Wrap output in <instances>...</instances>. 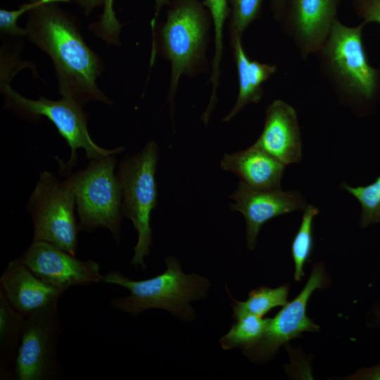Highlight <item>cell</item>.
Masks as SVG:
<instances>
[{
  "label": "cell",
  "mask_w": 380,
  "mask_h": 380,
  "mask_svg": "<svg viewBox=\"0 0 380 380\" xmlns=\"http://www.w3.org/2000/svg\"><path fill=\"white\" fill-rule=\"evenodd\" d=\"M220 165L247 186L257 189H281L286 166L255 144L246 150L224 154Z\"/></svg>",
  "instance_id": "16"
},
{
  "label": "cell",
  "mask_w": 380,
  "mask_h": 380,
  "mask_svg": "<svg viewBox=\"0 0 380 380\" xmlns=\"http://www.w3.org/2000/svg\"><path fill=\"white\" fill-rule=\"evenodd\" d=\"M158 158V147L150 141L140 152L126 156L117 172L122 189L121 213L132 221L138 234L131 264L143 269L152 241L151 214L157 203Z\"/></svg>",
  "instance_id": "6"
},
{
  "label": "cell",
  "mask_w": 380,
  "mask_h": 380,
  "mask_svg": "<svg viewBox=\"0 0 380 380\" xmlns=\"http://www.w3.org/2000/svg\"><path fill=\"white\" fill-rule=\"evenodd\" d=\"M18 259L42 281L63 291L73 286L104 282L96 262L79 260L46 241H33Z\"/></svg>",
  "instance_id": "11"
},
{
  "label": "cell",
  "mask_w": 380,
  "mask_h": 380,
  "mask_svg": "<svg viewBox=\"0 0 380 380\" xmlns=\"http://www.w3.org/2000/svg\"><path fill=\"white\" fill-rule=\"evenodd\" d=\"M286 4V0H270L271 10L277 21H281Z\"/></svg>",
  "instance_id": "30"
},
{
  "label": "cell",
  "mask_w": 380,
  "mask_h": 380,
  "mask_svg": "<svg viewBox=\"0 0 380 380\" xmlns=\"http://www.w3.org/2000/svg\"><path fill=\"white\" fill-rule=\"evenodd\" d=\"M289 286L282 285L277 288L260 286L249 292L245 301H239L232 296L233 318L236 319L246 314L262 317L272 309L284 306L288 303Z\"/></svg>",
  "instance_id": "19"
},
{
  "label": "cell",
  "mask_w": 380,
  "mask_h": 380,
  "mask_svg": "<svg viewBox=\"0 0 380 380\" xmlns=\"http://www.w3.org/2000/svg\"><path fill=\"white\" fill-rule=\"evenodd\" d=\"M285 165L302 158V140L295 109L286 102L275 100L266 110L262 132L253 144Z\"/></svg>",
  "instance_id": "14"
},
{
  "label": "cell",
  "mask_w": 380,
  "mask_h": 380,
  "mask_svg": "<svg viewBox=\"0 0 380 380\" xmlns=\"http://www.w3.org/2000/svg\"><path fill=\"white\" fill-rule=\"evenodd\" d=\"M324 267L315 265L304 288L273 317L269 318L264 334L253 346L243 350L251 361L262 362L272 358L279 348L303 332H317L319 327L306 314L308 303L313 292L325 286Z\"/></svg>",
  "instance_id": "10"
},
{
  "label": "cell",
  "mask_w": 380,
  "mask_h": 380,
  "mask_svg": "<svg viewBox=\"0 0 380 380\" xmlns=\"http://www.w3.org/2000/svg\"><path fill=\"white\" fill-rule=\"evenodd\" d=\"M319 210L308 205L300 227L291 243V255L294 262V279L299 281L305 275L304 267L310 259L313 248V220Z\"/></svg>",
  "instance_id": "21"
},
{
  "label": "cell",
  "mask_w": 380,
  "mask_h": 380,
  "mask_svg": "<svg viewBox=\"0 0 380 380\" xmlns=\"http://www.w3.org/2000/svg\"><path fill=\"white\" fill-rule=\"evenodd\" d=\"M203 5L208 8L212 18L215 32V54L212 62V73L210 82L212 84V94L210 101H217L216 91L220 74V62L223 53V27L229 15L228 0H204Z\"/></svg>",
  "instance_id": "22"
},
{
  "label": "cell",
  "mask_w": 380,
  "mask_h": 380,
  "mask_svg": "<svg viewBox=\"0 0 380 380\" xmlns=\"http://www.w3.org/2000/svg\"><path fill=\"white\" fill-rule=\"evenodd\" d=\"M168 5L166 21L160 30V49L171 63L168 99L172 105L180 77L201 68L209 16L199 0H173Z\"/></svg>",
  "instance_id": "5"
},
{
  "label": "cell",
  "mask_w": 380,
  "mask_h": 380,
  "mask_svg": "<svg viewBox=\"0 0 380 380\" xmlns=\"http://www.w3.org/2000/svg\"><path fill=\"white\" fill-rule=\"evenodd\" d=\"M234 319L229 332L220 340L224 350L234 348L244 350L253 346L264 334L269 318L246 314Z\"/></svg>",
  "instance_id": "20"
},
{
  "label": "cell",
  "mask_w": 380,
  "mask_h": 380,
  "mask_svg": "<svg viewBox=\"0 0 380 380\" xmlns=\"http://www.w3.org/2000/svg\"><path fill=\"white\" fill-rule=\"evenodd\" d=\"M232 42L239 79V94L224 122L231 120L248 104L258 103L263 94V84L277 71L276 65L251 59L243 49L241 37H233Z\"/></svg>",
  "instance_id": "17"
},
{
  "label": "cell",
  "mask_w": 380,
  "mask_h": 380,
  "mask_svg": "<svg viewBox=\"0 0 380 380\" xmlns=\"http://www.w3.org/2000/svg\"><path fill=\"white\" fill-rule=\"evenodd\" d=\"M1 90L8 109L30 120L44 116L53 124L71 151L68 162L65 164L60 163L63 172H70L77 163L80 148L84 149L90 160L118 154L124 150V147L108 150L97 145L89 135L87 114L82 110V106L72 101L64 98L54 101L44 96L37 100L30 99L15 91L8 80L1 81Z\"/></svg>",
  "instance_id": "7"
},
{
  "label": "cell",
  "mask_w": 380,
  "mask_h": 380,
  "mask_svg": "<svg viewBox=\"0 0 380 380\" xmlns=\"http://www.w3.org/2000/svg\"><path fill=\"white\" fill-rule=\"evenodd\" d=\"M372 315L374 324L380 327V300L373 307Z\"/></svg>",
  "instance_id": "31"
},
{
  "label": "cell",
  "mask_w": 380,
  "mask_h": 380,
  "mask_svg": "<svg viewBox=\"0 0 380 380\" xmlns=\"http://www.w3.org/2000/svg\"><path fill=\"white\" fill-rule=\"evenodd\" d=\"M116 154L91 160L83 170L64 179L72 189L79 217V229H108L119 242L121 233L122 189L115 168Z\"/></svg>",
  "instance_id": "4"
},
{
  "label": "cell",
  "mask_w": 380,
  "mask_h": 380,
  "mask_svg": "<svg viewBox=\"0 0 380 380\" xmlns=\"http://www.w3.org/2000/svg\"><path fill=\"white\" fill-rule=\"evenodd\" d=\"M80 8L82 13L89 16L98 6L103 5L104 0H71Z\"/></svg>",
  "instance_id": "29"
},
{
  "label": "cell",
  "mask_w": 380,
  "mask_h": 380,
  "mask_svg": "<svg viewBox=\"0 0 380 380\" xmlns=\"http://www.w3.org/2000/svg\"><path fill=\"white\" fill-rule=\"evenodd\" d=\"M341 187L352 194L361 205L360 227L380 223V175L367 186H351L343 182Z\"/></svg>",
  "instance_id": "24"
},
{
  "label": "cell",
  "mask_w": 380,
  "mask_h": 380,
  "mask_svg": "<svg viewBox=\"0 0 380 380\" xmlns=\"http://www.w3.org/2000/svg\"><path fill=\"white\" fill-rule=\"evenodd\" d=\"M59 334L58 301L26 317L13 377L18 380H51L59 377L61 372L56 355Z\"/></svg>",
  "instance_id": "9"
},
{
  "label": "cell",
  "mask_w": 380,
  "mask_h": 380,
  "mask_svg": "<svg viewBox=\"0 0 380 380\" xmlns=\"http://www.w3.org/2000/svg\"><path fill=\"white\" fill-rule=\"evenodd\" d=\"M167 269L152 278L134 281L118 271H109L104 282L125 288L129 295L113 299L111 307L132 315L151 308L169 311L175 316L192 320L195 312L189 303L205 297L210 286L208 280L201 275L186 274L173 256L165 259Z\"/></svg>",
  "instance_id": "2"
},
{
  "label": "cell",
  "mask_w": 380,
  "mask_h": 380,
  "mask_svg": "<svg viewBox=\"0 0 380 380\" xmlns=\"http://www.w3.org/2000/svg\"><path fill=\"white\" fill-rule=\"evenodd\" d=\"M71 0H39L36 2L27 3L21 5L15 10H0V30L1 32L13 37H26L25 28L18 26L17 21L20 17L32 9L45 4H56L58 2L69 3Z\"/></svg>",
  "instance_id": "26"
},
{
  "label": "cell",
  "mask_w": 380,
  "mask_h": 380,
  "mask_svg": "<svg viewBox=\"0 0 380 380\" xmlns=\"http://www.w3.org/2000/svg\"><path fill=\"white\" fill-rule=\"evenodd\" d=\"M229 198L234 201L230 204L232 210L240 212L245 218L246 246L251 251L255 248L260 230L267 221L308 206L304 196L296 190L257 189L241 181Z\"/></svg>",
  "instance_id": "12"
},
{
  "label": "cell",
  "mask_w": 380,
  "mask_h": 380,
  "mask_svg": "<svg viewBox=\"0 0 380 380\" xmlns=\"http://www.w3.org/2000/svg\"><path fill=\"white\" fill-rule=\"evenodd\" d=\"M349 379L360 380H380V364L367 368H362Z\"/></svg>",
  "instance_id": "28"
},
{
  "label": "cell",
  "mask_w": 380,
  "mask_h": 380,
  "mask_svg": "<svg viewBox=\"0 0 380 380\" xmlns=\"http://www.w3.org/2000/svg\"><path fill=\"white\" fill-rule=\"evenodd\" d=\"M155 13L154 18L151 22L152 31L156 28L159 13L163 7L168 5L170 0H154ZM114 0H104L103 5V12L98 21L90 24V30L99 39L104 41L108 44L120 45V32L122 25L116 18L115 12L113 9Z\"/></svg>",
  "instance_id": "23"
},
{
  "label": "cell",
  "mask_w": 380,
  "mask_h": 380,
  "mask_svg": "<svg viewBox=\"0 0 380 380\" xmlns=\"http://www.w3.org/2000/svg\"><path fill=\"white\" fill-rule=\"evenodd\" d=\"M75 207V194L64 180L49 171L40 172L27 205L34 224L33 241L50 243L75 255L80 231Z\"/></svg>",
  "instance_id": "8"
},
{
  "label": "cell",
  "mask_w": 380,
  "mask_h": 380,
  "mask_svg": "<svg viewBox=\"0 0 380 380\" xmlns=\"http://www.w3.org/2000/svg\"><path fill=\"white\" fill-rule=\"evenodd\" d=\"M353 8L365 25L370 22L380 25V0H354Z\"/></svg>",
  "instance_id": "27"
},
{
  "label": "cell",
  "mask_w": 380,
  "mask_h": 380,
  "mask_svg": "<svg viewBox=\"0 0 380 380\" xmlns=\"http://www.w3.org/2000/svg\"><path fill=\"white\" fill-rule=\"evenodd\" d=\"M28 13L26 37L52 61L62 98L81 106L91 101L110 104L96 84L103 62L85 43L71 15L56 4L37 6Z\"/></svg>",
  "instance_id": "1"
},
{
  "label": "cell",
  "mask_w": 380,
  "mask_h": 380,
  "mask_svg": "<svg viewBox=\"0 0 380 380\" xmlns=\"http://www.w3.org/2000/svg\"><path fill=\"white\" fill-rule=\"evenodd\" d=\"M0 290L10 305L25 317L58 301L65 293L42 281L18 258L4 270Z\"/></svg>",
  "instance_id": "15"
},
{
  "label": "cell",
  "mask_w": 380,
  "mask_h": 380,
  "mask_svg": "<svg viewBox=\"0 0 380 380\" xmlns=\"http://www.w3.org/2000/svg\"><path fill=\"white\" fill-rule=\"evenodd\" d=\"M27 1H28L29 2H30V3H32V2H36V1H39V0H27Z\"/></svg>",
  "instance_id": "32"
},
{
  "label": "cell",
  "mask_w": 380,
  "mask_h": 380,
  "mask_svg": "<svg viewBox=\"0 0 380 380\" xmlns=\"http://www.w3.org/2000/svg\"><path fill=\"white\" fill-rule=\"evenodd\" d=\"M25 317L16 311L0 290V379H11Z\"/></svg>",
  "instance_id": "18"
},
{
  "label": "cell",
  "mask_w": 380,
  "mask_h": 380,
  "mask_svg": "<svg viewBox=\"0 0 380 380\" xmlns=\"http://www.w3.org/2000/svg\"><path fill=\"white\" fill-rule=\"evenodd\" d=\"M365 24L348 27L336 19L328 37L315 53L320 70L339 100L356 107L372 100L378 89L379 75L367 58L362 32Z\"/></svg>",
  "instance_id": "3"
},
{
  "label": "cell",
  "mask_w": 380,
  "mask_h": 380,
  "mask_svg": "<svg viewBox=\"0 0 380 380\" xmlns=\"http://www.w3.org/2000/svg\"><path fill=\"white\" fill-rule=\"evenodd\" d=\"M229 4V31L231 38L240 37L256 20L262 10L263 0H228Z\"/></svg>",
  "instance_id": "25"
},
{
  "label": "cell",
  "mask_w": 380,
  "mask_h": 380,
  "mask_svg": "<svg viewBox=\"0 0 380 380\" xmlns=\"http://www.w3.org/2000/svg\"><path fill=\"white\" fill-rule=\"evenodd\" d=\"M343 0H286L282 28L302 58L315 53L328 37Z\"/></svg>",
  "instance_id": "13"
}]
</instances>
